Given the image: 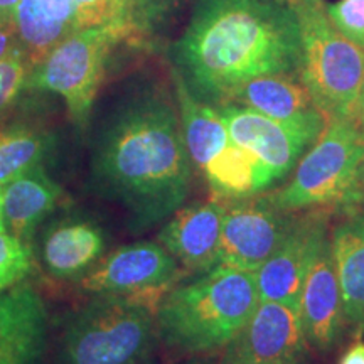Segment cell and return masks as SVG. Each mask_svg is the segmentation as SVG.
I'll list each match as a JSON object with an SVG mask.
<instances>
[{
  "label": "cell",
  "instance_id": "cell-1",
  "mask_svg": "<svg viewBox=\"0 0 364 364\" xmlns=\"http://www.w3.org/2000/svg\"><path fill=\"white\" fill-rule=\"evenodd\" d=\"M90 169L95 193L120 204L134 231L169 220L193 181L179 108L164 93L122 105L98 136Z\"/></svg>",
  "mask_w": 364,
  "mask_h": 364
},
{
  "label": "cell",
  "instance_id": "cell-2",
  "mask_svg": "<svg viewBox=\"0 0 364 364\" xmlns=\"http://www.w3.org/2000/svg\"><path fill=\"white\" fill-rule=\"evenodd\" d=\"M176 61L196 97L220 105L250 80L299 73L297 19L282 0H199Z\"/></svg>",
  "mask_w": 364,
  "mask_h": 364
},
{
  "label": "cell",
  "instance_id": "cell-3",
  "mask_svg": "<svg viewBox=\"0 0 364 364\" xmlns=\"http://www.w3.org/2000/svg\"><path fill=\"white\" fill-rule=\"evenodd\" d=\"M260 304L255 272L218 263L177 282L157 309V334L172 353L211 356L243 329Z\"/></svg>",
  "mask_w": 364,
  "mask_h": 364
},
{
  "label": "cell",
  "instance_id": "cell-4",
  "mask_svg": "<svg viewBox=\"0 0 364 364\" xmlns=\"http://www.w3.org/2000/svg\"><path fill=\"white\" fill-rule=\"evenodd\" d=\"M159 295H93L66 318L54 364H145L159 343Z\"/></svg>",
  "mask_w": 364,
  "mask_h": 364
},
{
  "label": "cell",
  "instance_id": "cell-5",
  "mask_svg": "<svg viewBox=\"0 0 364 364\" xmlns=\"http://www.w3.org/2000/svg\"><path fill=\"white\" fill-rule=\"evenodd\" d=\"M300 33V83L329 120H351L364 88V49L336 29L324 0H285Z\"/></svg>",
  "mask_w": 364,
  "mask_h": 364
},
{
  "label": "cell",
  "instance_id": "cell-6",
  "mask_svg": "<svg viewBox=\"0 0 364 364\" xmlns=\"http://www.w3.org/2000/svg\"><path fill=\"white\" fill-rule=\"evenodd\" d=\"M134 33L135 22L129 21L75 31L33 66L27 90L49 91L61 97L73 124L83 130L102 88L108 59L117 46Z\"/></svg>",
  "mask_w": 364,
  "mask_h": 364
},
{
  "label": "cell",
  "instance_id": "cell-7",
  "mask_svg": "<svg viewBox=\"0 0 364 364\" xmlns=\"http://www.w3.org/2000/svg\"><path fill=\"white\" fill-rule=\"evenodd\" d=\"M364 142L351 120H329L324 132L300 157L289 184L270 199L289 213L312 208H343L351 194Z\"/></svg>",
  "mask_w": 364,
  "mask_h": 364
},
{
  "label": "cell",
  "instance_id": "cell-8",
  "mask_svg": "<svg viewBox=\"0 0 364 364\" xmlns=\"http://www.w3.org/2000/svg\"><path fill=\"white\" fill-rule=\"evenodd\" d=\"M179 263L159 241H136L113 250L78 280L90 295H159L182 279Z\"/></svg>",
  "mask_w": 364,
  "mask_h": 364
},
{
  "label": "cell",
  "instance_id": "cell-9",
  "mask_svg": "<svg viewBox=\"0 0 364 364\" xmlns=\"http://www.w3.org/2000/svg\"><path fill=\"white\" fill-rule=\"evenodd\" d=\"M292 220L294 213L280 209L268 194L226 203L218 263L257 273L279 248Z\"/></svg>",
  "mask_w": 364,
  "mask_h": 364
},
{
  "label": "cell",
  "instance_id": "cell-10",
  "mask_svg": "<svg viewBox=\"0 0 364 364\" xmlns=\"http://www.w3.org/2000/svg\"><path fill=\"white\" fill-rule=\"evenodd\" d=\"M215 107L233 144L252 154L270 172L277 184L287 179L304 152L326 129L284 124L231 102Z\"/></svg>",
  "mask_w": 364,
  "mask_h": 364
},
{
  "label": "cell",
  "instance_id": "cell-11",
  "mask_svg": "<svg viewBox=\"0 0 364 364\" xmlns=\"http://www.w3.org/2000/svg\"><path fill=\"white\" fill-rule=\"evenodd\" d=\"M332 208L294 213L285 238L257 275L260 300L300 302L304 282L322 245L329 238Z\"/></svg>",
  "mask_w": 364,
  "mask_h": 364
},
{
  "label": "cell",
  "instance_id": "cell-12",
  "mask_svg": "<svg viewBox=\"0 0 364 364\" xmlns=\"http://www.w3.org/2000/svg\"><path fill=\"white\" fill-rule=\"evenodd\" d=\"M307 349L300 302L260 300L243 329L223 349L218 364L302 363Z\"/></svg>",
  "mask_w": 364,
  "mask_h": 364
},
{
  "label": "cell",
  "instance_id": "cell-13",
  "mask_svg": "<svg viewBox=\"0 0 364 364\" xmlns=\"http://www.w3.org/2000/svg\"><path fill=\"white\" fill-rule=\"evenodd\" d=\"M225 211L226 203L213 198L206 203L184 204L164 221L157 241L184 273H203L218 265Z\"/></svg>",
  "mask_w": 364,
  "mask_h": 364
},
{
  "label": "cell",
  "instance_id": "cell-14",
  "mask_svg": "<svg viewBox=\"0 0 364 364\" xmlns=\"http://www.w3.org/2000/svg\"><path fill=\"white\" fill-rule=\"evenodd\" d=\"M48 307L34 287L0 292V364H43L48 348Z\"/></svg>",
  "mask_w": 364,
  "mask_h": 364
},
{
  "label": "cell",
  "instance_id": "cell-15",
  "mask_svg": "<svg viewBox=\"0 0 364 364\" xmlns=\"http://www.w3.org/2000/svg\"><path fill=\"white\" fill-rule=\"evenodd\" d=\"M300 317L309 348L318 353L331 351L346 329L343 295L329 238L322 245L304 282Z\"/></svg>",
  "mask_w": 364,
  "mask_h": 364
},
{
  "label": "cell",
  "instance_id": "cell-16",
  "mask_svg": "<svg viewBox=\"0 0 364 364\" xmlns=\"http://www.w3.org/2000/svg\"><path fill=\"white\" fill-rule=\"evenodd\" d=\"M329 241L343 295L344 324L354 338L364 334V203L338 209Z\"/></svg>",
  "mask_w": 364,
  "mask_h": 364
},
{
  "label": "cell",
  "instance_id": "cell-17",
  "mask_svg": "<svg viewBox=\"0 0 364 364\" xmlns=\"http://www.w3.org/2000/svg\"><path fill=\"white\" fill-rule=\"evenodd\" d=\"M103 230L85 218H65L46 228L41 238V262L59 280H80L103 257Z\"/></svg>",
  "mask_w": 364,
  "mask_h": 364
},
{
  "label": "cell",
  "instance_id": "cell-18",
  "mask_svg": "<svg viewBox=\"0 0 364 364\" xmlns=\"http://www.w3.org/2000/svg\"><path fill=\"white\" fill-rule=\"evenodd\" d=\"M225 102L241 105L284 124L322 129L327 125L326 115L316 107L306 86L294 80V75H272L250 80L231 91Z\"/></svg>",
  "mask_w": 364,
  "mask_h": 364
},
{
  "label": "cell",
  "instance_id": "cell-19",
  "mask_svg": "<svg viewBox=\"0 0 364 364\" xmlns=\"http://www.w3.org/2000/svg\"><path fill=\"white\" fill-rule=\"evenodd\" d=\"M61 198V186L48 174L43 164L17 176L2 189L6 230L31 247L38 226L56 209Z\"/></svg>",
  "mask_w": 364,
  "mask_h": 364
},
{
  "label": "cell",
  "instance_id": "cell-20",
  "mask_svg": "<svg viewBox=\"0 0 364 364\" xmlns=\"http://www.w3.org/2000/svg\"><path fill=\"white\" fill-rule=\"evenodd\" d=\"M12 26L33 66L78 31L73 0H17Z\"/></svg>",
  "mask_w": 364,
  "mask_h": 364
},
{
  "label": "cell",
  "instance_id": "cell-21",
  "mask_svg": "<svg viewBox=\"0 0 364 364\" xmlns=\"http://www.w3.org/2000/svg\"><path fill=\"white\" fill-rule=\"evenodd\" d=\"M177 108L189 159L203 172L231 144L230 134L215 105L203 102L174 71Z\"/></svg>",
  "mask_w": 364,
  "mask_h": 364
},
{
  "label": "cell",
  "instance_id": "cell-22",
  "mask_svg": "<svg viewBox=\"0 0 364 364\" xmlns=\"http://www.w3.org/2000/svg\"><path fill=\"white\" fill-rule=\"evenodd\" d=\"M201 174L213 198L225 203L262 194L277 184L270 172L233 140Z\"/></svg>",
  "mask_w": 364,
  "mask_h": 364
},
{
  "label": "cell",
  "instance_id": "cell-23",
  "mask_svg": "<svg viewBox=\"0 0 364 364\" xmlns=\"http://www.w3.org/2000/svg\"><path fill=\"white\" fill-rule=\"evenodd\" d=\"M51 145V135L38 127L14 125L0 130V186L44 164Z\"/></svg>",
  "mask_w": 364,
  "mask_h": 364
},
{
  "label": "cell",
  "instance_id": "cell-24",
  "mask_svg": "<svg viewBox=\"0 0 364 364\" xmlns=\"http://www.w3.org/2000/svg\"><path fill=\"white\" fill-rule=\"evenodd\" d=\"M33 268V248L0 230V292L19 285Z\"/></svg>",
  "mask_w": 364,
  "mask_h": 364
},
{
  "label": "cell",
  "instance_id": "cell-25",
  "mask_svg": "<svg viewBox=\"0 0 364 364\" xmlns=\"http://www.w3.org/2000/svg\"><path fill=\"white\" fill-rule=\"evenodd\" d=\"M134 0H73L76 27H91L105 22H135Z\"/></svg>",
  "mask_w": 364,
  "mask_h": 364
},
{
  "label": "cell",
  "instance_id": "cell-26",
  "mask_svg": "<svg viewBox=\"0 0 364 364\" xmlns=\"http://www.w3.org/2000/svg\"><path fill=\"white\" fill-rule=\"evenodd\" d=\"M33 70L29 58L19 44L0 61V113L27 90V78Z\"/></svg>",
  "mask_w": 364,
  "mask_h": 364
},
{
  "label": "cell",
  "instance_id": "cell-27",
  "mask_svg": "<svg viewBox=\"0 0 364 364\" xmlns=\"http://www.w3.org/2000/svg\"><path fill=\"white\" fill-rule=\"evenodd\" d=\"M327 16L346 39L364 49V0L327 4Z\"/></svg>",
  "mask_w": 364,
  "mask_h": 364
},
{
  "label": "cell",
  "instance_id": "cell-28",
  "mask_svg": "<svg viewBox=\"0 0 364 364\" xmlns=\"http://www.w3.org/2000/svg\"><path fill=\"white\" fill-rule=\"evenodd\" d=\"M19 44L12 22H0V61Z\"/></svg>",
  "mask_w": 364,
  "mask_h": 364
},
{
  "label": "cell",
  "instance_id": "cell-29",
  "mask_svg": "<svg viewBox=\"0 0 364 364\" xmlns=\"http://www.w3.org/2000/svg\"><path fill=\"white\" fill-rule=\"evenodd\" d=\"M358 203H364V156H363L361 162H359V166H358L356 177H354V184H353L351 194H349L348 201H346V204H344L343 208L353 206V204H358Z\"/></svg>",
  "mask_w": 364,
  "mask_h": 364
},
{
  "label": "cell",
  "instance_id": "cell-30",
  "mask_svg": "<svg viewBox=\"0 0 364 364\" xmlns=\"http://www.w3.org/2000/svg\"><path fill=\"white\" fill-rule=\"evenodd\" d=\"M338 364H364V341L358 339L348 348Z\"/></svg>",
  "mask_w": 364,
  "mask_h": 364
},
{
  "label": "cell",
  "instance_id": "cell-31",
  "mask_svg": "<svg viewBox=\"0 0 364 364\" xmlns=\"http://www.w3.org/2000/svg\"><path fill=\"white\" fill-rule=\"evenodd\" d=\"M351 122L354 124V127H356L358 134L364 142V88L361 91V95H359V100L356 103V108H354Z\"/></svg>",
  "mask_w": 364,
  "mask_h": 364
},
{
  "label": "cell",
  "instance_id": "cell-32",
  "mask_svg": "<svg viewBox=\"0 0 364 364\" xmlns=\"http://www.w3.org/2000/svg\"><path fill=\"white\" fill-rule=\"evenodd\" d=\"M17 0H0V22H12Z\"/></svg>",
  "mask_w": 364,
  "mask_h": 364
},
{
  "label": "cell",
  "instance_id": "cell-33",
  "mask_svg": "<svg viewBox=\"0 0 364 364\" xmlns=\"http://www.w3.org/2000/svg\"><path fill=\"white\" fill-rule=\"evenodd\" d=\"M145 364H157V363H145ZM176 364H218V359H215V356H194L188 359V361H182V363H176Z\"/></svg>",
  "mask_w": 364,
  "mask_h": 364
},
{
  "label": "cell",
  "instance_id": "cell-34",
  "mask_svg": "<svg viewBox=\"0 0 364 364\" xmlns=\"http://www.w3.org/2000/svg\"><path fill=\"white\" fill-rule=\"evenodd\" d=\"M2 189L4 186H0V230H6V225H4V211H2Z\"/></svg>",
  "mask_w": 364,
  "mask_h": 364
},
{
  "label": "cell",
  "instance_id": "cell-35",
  "mask_svg": "<svg viewBox=\"0 0 364 364\" xmlns=\"http://www.w3.org/2000/svg\"><path fill=\"white\" fill-rule=\"evenodd\" d=\"M284 364H302V363H284Z\"/></svg>",
  "mask_w": 364,
  "mask_h": 364
}]
</instances>
